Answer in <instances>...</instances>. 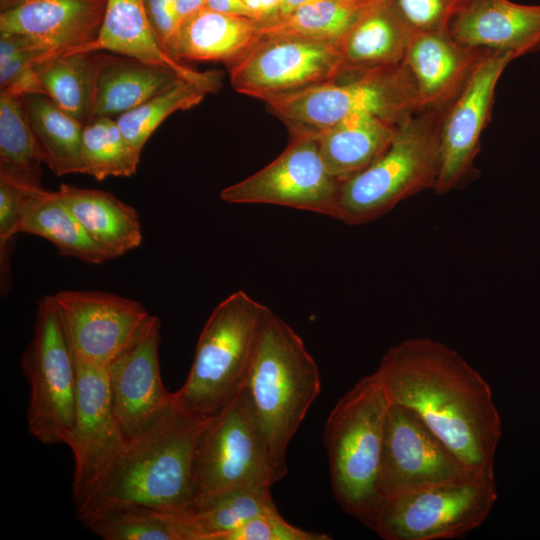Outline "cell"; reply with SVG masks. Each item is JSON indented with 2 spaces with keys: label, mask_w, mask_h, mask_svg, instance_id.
Masks as SVG:
<instances>
[{
  "label": "cell",
  "mask_w": 540,
  "mask_h": 540,
  "mask_svg": "<svg viewBox=\"0 0 540 540\" xmlns=\"http://www.w3.org/2000/svg\"><path fill=\"white\" fill-rule=\"evenodd\" d=\"M375 373L391 402L414 412L466 465L494 468L501 417L488 382L456 350L407 339L387 350Z\"/></svg>",
  "instance_id": "cell-1"
},
{
  "label": "cell",
  "mask_w": 540,
  "mask_h": 540,
  "mask_svg": "<svg viewBox=\"0 0 540 540\" xmlns=\"http://www.w3.org/2000/svg\"><path fill=\"white\" fill-rule=\"evenodd\" d=\"M208 419L193 417L172 404L126 442L92 494L76 509L78 520L83 522L106 507L121 504L170 513L188 509L195 448Z\"/></svg>",
  "instance_id": "cell-2"
},
{
  "label": "cell",
  "mask_w": 540,
  "mask_h": 540,
  "mask_svg": "<svg viewBox=\"0 0 540 540\" xmlns=\"http://www.w3.org/2000/svg\"><path fill=\"white\" fill-rule=\"evenodd\" d=\"M390 406L377 374L366 375L335 404L323 433L333 495L370 529L383 503L381 459Z\"/></svg>",
  "instance_id": "cell-3"
},
{
  "label": "cell",
  "mask_w": 540,
  "mask_h": 540,
  "mask_svg": "<svg viewBox=\"0 0 540 540\" xmlns=\"http://www.w3.org/2000/svg\"><path fill=\"white\" fill-rule=\"evenodd\" d=\"M271 458L285 474L286 450L320 394L316 361L295 330L271 311L245 385Z\"/></svg>",
  "instance_id": "cell-4"
},
{
  "label": "cell",
  "mask_w": 540,
  "mask_h": 540,
  "mask_svg": "<svg viewBox=\"0 0 540 540\" xmlns=\"http://www.w3.org/2000/svg\"><path fill=\"white\" fill-rule=\"evenodd\" d=\"M271 311L242 290L222 300L199 335L187 378L172 393L173 404L193 417L208 419L230 403L246 385Z\"/></svg>",
  "instance_id": "cell-5"
},
{
  "label": "cell",
  "mask_w": 540,
  "mask_h": 540,
  "mask_svg": "<svg viewBox=\"0 0 540 540\" xmlns=\"http://www.w3.org/2000/svg\"><path fill=\"white\" fill-rule=\"evenodd\" d=\"M443 112H415L401 121L387 149L341 183L335 219L348 225L368 223L401 201L434 190L440 170Z\"/></svg>",
  "instance_id": "cell-6"
},
{
  "label": "cell",
  "mask_w": 540,
  "mask_h": 540,
  "mask_svg": "<svg viewBox=\"0 0 540 540\" xmlns=\"http://www.w3.org/2000/svg\"><path fill=\"white\" fill-rule=\"evenodd\" d=\"M261 101L290 135L317 133L354 116L371 115L398 124L417 109L413 78L398 66L345 72L306 88L269 95Z\"/></svg>",
  "instance_id": "cell-7"
},
{
  "label": "cell",
  "mask_w": 540,
  "mask_h": 540,
  "mask_svg": "<svg viewBox=\"0 0 540 540\" xmlns=\"http://www.w3.org/2000/svg\"><path fill=\"white\" fill-rule=\"evenodd\" d=\"M285 475L271 458L244 387L208 419L200 434L193 458L188 509L238 490L271 488Z\"/></svg>",
  "instance_id": "cell-8"
},
{
  "label": "cell",
  "mask_w": 540,
  "mask_h": 540,
  "mask_svg": "<svg viewBox=\"0 0 540 540\" xmlns=\"http://www.w3.org/2000/svg\"><path fill=\"white\" fill-rule=\"evenodd\" d=\"M30 387L29 433L44 444L72 442L77 395L75 358L53 295L37 304L33 336L20 357Z\"/></svg>",
  "instance_id": "cell-9"
},
{
  "label": "cell",
  "mask_w": 540,
  "mask_h": 540,
  "mask_svg": "<svg viewBox=\"0 0 540 540\" xmlns=\"http://www.w3.org/2000/svg\"><path fill=\"white\" fill-rule=\"evenodd\" d=\"M498 498L494 468L385 499L372 530L385 540L454 539L481 526Z\"/></svg>",
  "instance_id": "cell-10"
},
{
  "label": "cell",
  "mask_w": 540,
  "mask_h": 540,
  "mask_svg": "<svg viewBox=\"0 0 540 540\" xmlns=\"http://www.w3.org/2000/svg\"><path fill=\"white\" fill-rule=\"evenodd\" d=\"M271 163L220 192L231 204H271L336 218L341 182L328 170L315 136L290 135Z\"/></svg>",
  "instance_id": "cell-11"
},
{
  "label": "cell",
  "mask_w": 540,
  "mask_h": 540,
  "mask_svg": "<svg viewBox=\"0 0 540 540\" xmlns=\"http://www.w3.org/2000/svg\"><path fill=\"white\" fill-rule=\"evenodd\" d=\"M227 67L234 90L259 100L344 73L340 43L295 36L259 38Z\"/></svg>",
  "instance_id": "cell-12"
},
{
  "label": "cell",
  "mask_w": 540,
  "mask_h": 540,
  "mask_svg": "<svg viewBox=\"0 0 540 540\" xmlns=\"http://www.w3.org/2000/svg\"><path fill=\"white\" fill-rule=\"evenodd\" d=\"M476 471L414 412L391 402L381 459L383 501L437 485L461 482Z\"/></svg>",
  "instance_id": "cell-13"
},
{
  "label": "cell",
  "mask_w": 540,
  "mask_h": 540,
  "mask_svg": "<svg viewBox=\"0 0 540 540\" xmlns=\"http://www.w3.org/2000/svg\"><path fill=\"white\" fill-rule=\"evenodd\" d=\"M515 59L512 53L486 51L460 93L443 112L436 194L459 189L476 175L474 162L491 117L498 81Z\"/></svg>",
  "instance_id": "cell-14"
},
{
  "label": "cell",
  "mask_w": 540,
  "mask_h": 540,
  "mask_svg": "<svg viewBox=\"0 0 540 540\" xmlns=\"http://www.w3.org/2000/svg\"><path fill=\"white\" fill-rule=\"evenodd\" d=\"M76 413L69 448L74 459L75 510L92 494L127 440L113 411L106 367L75 359Z\"/></svg>",
  "instance_id": "cell-15"
},
{
  "label": "cell",
  "mask_w": 540,
  "mask_h": 540,
  "mask_svg": "<svg viewBox=\"0 0 540 540\" xmlns=\"http://www.w3.org/2000/svg\"><path fill=\"white\" fill-rule=\"evenodd\" d=\"M160 327V319L150 315L106 367L113 411L127 441L173 404L160 373Z\"/></svg>",
  "instance_id": "cell-16"
},
{
  "label": "cell",
  "mask_w": 540,
  "mask_h": 540,
  "mask_svg": "<svg viewBox=\"0 0 540 540\" xmlns=\"http://www.w3.org/2000/svg\"><path fill=\"white\" fill-rule=\"evenodd\" d=\"M74 358L107 367L151 315L138 301L101 291L54 294Z\"/></svg>",
  "instance_id": "cell-17"
},
{
  "label": "cell",
  "mask_w": 540,
  "mask_h": 540,
  "mask_svg": "<svg viewBox=\"0 0 540 540\" xmlns=\"http://www.w3.org/2000/svg\"><path fill=\"white\" fill-rule=\"evenodd\" d=\"M107 0H21L0 14V33L17 34L48 57L74 52L98 35Z\"/></svg>",
  "instance_id": "cell-18"
},
{
  "label": "cell",
  "mask_w": 540,
  "mask_h": 540,
  "mask_svg": "<svg viewBox=\"0 0 540 540\" xmlns=\"http://www.w3.org/2000/svg\"><path fill=\"white\" fill-rule=\"evenodd\" d=\"M102 51L170 69L209 93L217 92L221 86V72L197 71L169 54L149 20L145 0H107L97 37L74 52Z\"/></svg>",
  "instance_id": "cell-19"
},
{
  "label": "cell",
  "mask_w": 540,
  "mask_h": 540,
  "mask_svg": "<svg viewBox=\"0 0 540 540\" xmlns=\"http://www.w3.org/2000/svg\"><path fill=\"white\" fill-rule=\"evenodd\" d=\"M485 52L458 43L448 30L414 33L403 64L415 84L416 112L445 111Z\"/></svg>",
  "instance_id": "cell-20"
},
{
  "label": "cell",
  "mask_w": 540,
  "mask_h": 540,
  "mask_svg": "<svg viewBox=\"0 0 540 540\" xmlns=\"http://www.w3.org/2000/svg\"><path fill=\"white\" fill-rule=\"evenodd\" d=\"M458 43L517 58L540 50V4L511 0H468L448 27Z\"/></svg>",
  "instance_id": "cell-21"
},
{
  "label": "cell",
  "mask_w": 540,
  "mask_h": 540,
  "mask_svg": "<svg viewBox=\"0 0 540 540\" xmlns=\"http://www.w3.org/2000/svg\"><path fill=\"white\" fill-rule=\"evenodd\" d=\"M259 22L246 15L203 7L180 22L169 46L177 60L230 65L258 40Z\"/></svg>",
  "instance_id": "cell-22"
},
{
  "label": "cell",
  "mask_w": 540,
  "mask_h": 540,
  "mask_svg": "<svg viewBox=\"0 0 540 540\" xmlns=\"http://www.w3.org/2000/svg\"><path fill=\"white\" fill-rule=\"evenodd\" d=\"M413 35L395 0H377L340 43L344 73L401 65Z\"/></svg>",
  "instance_id": "cell-23"
},
{
  "label": "cell",
  "mask_w": 540,
  "mask_h": 540,
  "mask_svg": "<svg viewBox=\"0 0 540 540\" xmlns=\"http://www.w3.org/2000/svg\"><path fill=\"white\" fill-rule=\"evenodd\" d=\"M88 235L114 259L139 247L142 227L138 212L112 193L62 184L57 190Z\"/></svg>",
  "instance_id": "cell-24"
},
{
  "label": "cell",
  "mask_w": 540,
  "mask_h": 540,
  "mask_svg": "<svg viewBox=\"0 0 540 540\" xmlns=\"http://www.w3.org/2000/svg\"><path fill=\"white\" fill-rule=\"evenodd\" d=\"M19 233L40 236L50 241L59 254L89 264L111 260L88 235L57 191L21 189Z\"/></svg>",
  "instance_id": "cell-25"
},
{
  "label": "cell",
  "mask_w": 540,
  "mask_h": 540,
  "mask_svg": "<svg viewBox=\"0 0 540 540\" xmlns=\"http://www.w3.org/2000/svg\"><path fill=\"white\" fill-rule=\"evenodd\" d=\"M398 124L371 115L354 116L312 136L329 172L342 183L387 149Z\"/></svg>",
  "instance_id": "cell-26"
},
{
  "label": "cell",
  "mask_w": 540,
  "mask_h": 540,
  "mask_svg": "<svg viewBox=\"0 0 540 540\" xmlns=\"http://www.w3.org/2000/svg\"><path fill=\"white\" fill-rule=\"evenodd\" d=\"M179 79L182 78L170 69L104 54L97 75L93 119L118 117Z\"/></svg>",
  "instance_id": "cell-27"
},
{
  "label": "cell",
  "mask_w": 540,
  "mask_h": 540,
  "mask_svg": "<svg viewBox=\"0 0 540 540\" xmlns=\"http://www.w3.org/2000/svg\"><path fill=\"white\" fill-rule=\"evenodd\" d=\"M100 52H70L42 59L34 66L36 94L51 99L84 125L93 120Z\"/></svg>",
  "instance_id": "cell-28"
},
{
  "label": "cell",
  "mask_w": 540,
  "mask_h": 540,
  "mask_svg": "<svg viewBox=\"0 0 540 540\" xmlns=\"http://www.w3.org/2000/svg\"><path fill=\"white\" fill-rule=\"evenodd\" d=\"M42 161L56 175L82 173L84 124L41 94L21 97Z\"/></svg>",
  "instance_id": "cell-29"
},
{
  "label": "cell",
  "mask_w": 540,
  "mask_h": 540,
  "mask_svg": "<svg viewBox=\"0 0 540 540\" xmlns=\"http://www.w3.org/2000/svg\"><path fill=\"white\" fill-rule=\"evenodd\" d=\"M377 0H315L259 23L258 39L295 36L338 42Z\"/></svg>",
  "instance_id": "cell-30"
},
{
  "label": "cell",
  "mask_w": 540,
  "mask_h": 540,
  "mask_svg": "<svg viewBox=\"0 0 540 540\" xmlns=\"http://www.w3.org/2000/svg\"><path fill=\"white\" fill-rule=\"evenodd\" d=\"M42 157L21 97L0 93V179L21 189H40Z\"/></svg>",
  "instance_id": "cell-31"
},
{
  "label": "cell",
  "mask_w": 540,
  "mask_h": 540,
  "mask_svg": "<svg viewBox=\"0 0 540 540\" xmlns=\"http://www.w3.org/2000/svg\"><path fill=\"white\" fill-rule=\"evenodd\" d=\"M268 487L238 490L174 516L192 540H223L229 532L260 514L278 511Z\"/></svg>",
  "instance_id": "cell-32"
},
{
  "label": "cell",
  "mask_w": 540,
  "mask_h": 540,
  "mask_svg": "<svg viewBox=\"0 0 540 540\" xmlns=\"http://www.w3.org/2000/svg\"><path fill=\"white\" fill-rule=\"evenodd\" d=\"M82 523L105 540H192L170 512L137 504L106 507Z\"/></svg>",
  "instance_id": "cell-33"
},
{
  "label": "cell",
  "mask_w": 540,
  "mask_h": 540,
  "mask_svg": "<svg viewBox=\"0 0 540 540\" xmlns=\"http://www.w3.org/2000/svg\"><path fill=\"white\" fill-rule=\"evenodd\" d=\"M140 156L123 136L116 119L98 117L84 125L81 174L98 181L107 177H131L136 173Z\"/></svg>",
  "instance_id": "cell-34"
},
{
  "label": "cell",
  "mask_w": 540,
  "mask_h": 540,
  "mask_svg": "<svg viewBox=\"0 0 540 540\" xmlns=\"http://www.w3.org/2000/svg\"><path fill=\"white\" fill-rule=\"evenodd\" d=\"M209 92L179 79L138 107L118 116L117 124L127 142L139 153L158 126L172 113L200 104Z\"/></svg>",
  "instance_id": "cell-35"
},
{
  "label": "cell",
  "mask_w": 540,
  "mask_h": 540,
  "mask_svg": "<svg viewBox=\"0 0 540 540\" xmlns=\"http://www.w3.org/2000/svg\"><path fill=\"white\" fill-rule=\"evenodd\" d=\"M468 0H395L414 33L446 31Z\"/></svg>",
  "instance_id": "cell-36"
},
{
  "label": "cell",
  "mask_w": 540,
  "mask_h": 540,
  "mask_svg": "<svg viewBox=\"0 0 540 540\" xmlns=\"http://www.w3.org/2000/svg\"><path fill=\"white\" fill-rule=\"evenodd\" d=\"M329 535L306 531L288 523L278 511L260 514L229 532L223 540H330Z\"/></svg>",
  "instance_id": "cell-37"
},
{
  "label": "cell",
  "mask_w": 540,
  "mask_h": 540,
  "mask_svg": "<svg viewBox=\"0 0 540 540\" xmlns=\"http://www.w3.org/2000/svg\"><path fill=\"white\" fill-rule=\"evenodd\" d=\"M21 188L0 179V261L1 276L10 274L12 240L19 233Z\"/></svg>",
  "instance_id": "cell-38"
},
{
  "label": "cell",
  "mask_w": 540,
  "mask_h": 540,
  "mask_svg": "<svg viewBox=\"0 0 540 540\" xmlns=\"http://www.w3.org/2000/svg\"><path fill=\"white\" fill-rule=\"evenodd\" d=\"M145 7L157 37L168 51L179 26L175 0H145Z\"/></svg>",
  "instance_id": "cell-39"
},
{
  "label": "cell",
  "mask_w": 540,
  "mask_h": 540,
  "mask_svg": "<svg viewBox=\"0 0 540 540\" xmlns=\"http://www.w3.org/2000/svg\"><path fill=\"white\" fill-rule=\"evenodd\" d=\"M249 17L261 23L278 12L282 0H241Z\"/></svg>",
  "instance_id": "cell-40"
},
{
  "label": "cell",
  "mask_w": 540,
  "mask_h": 540,
  "mask_svg": "<svg viewBox=\"0 0 540 540\" xmlns=\"http://www.w3.org/2000/svg\"><path fill=\"white\" fill-rule=\"evenodd\" d=\"M205 7L222 13L249 16L241 0H206Z\"/></svg>",
  "instance_id": "cell-41"
},
{
  "label": "cell",
  "mask_w": 540,
  "mask_h": 540,
  "mask_svg": "<svg viewBox=\"0 0 540 540\" xmlns=\"http://www.w3.org/2000/svg\"><path fill=\"white\" fill-rule=\"evenodd\" d=\"M206 0H175L179 24L185 18L205 7Z\"/></svg>",
  "instance_id": "cell-42"
},
{
  "label": "cell",
  "mask_w": 540,
  "mask_h": 540,
  "mask_svg": "<svg viewBox=\"0 0 540 540\" xmlns=\"http://www.w3.org/2000/svg\"><path fill=\"white\" fill-rule=\"evenodd\" d=\"M311 1L315 0H282L278 12L272 18L286 15L294 9L298 8L299 6Z\"/></svg>",
  "instance_id": "cell-43"
},
{
  "label": "cell",
  "mask_w": 540,
  "mask_h": 540,
  "mask_svg": "<svg viewBox=\"0 0 540 540\" xmlns=\"http://www.w3.org/2000/svg\"><path fill=\"white\" fill-rule=\"evenodd\" d=\"M21 0H0V9H1V12L2 11H5L13 6H15L16 4H18Z\"/></svg>",
  "instance_id": "cell-44"
}]
</instances>
